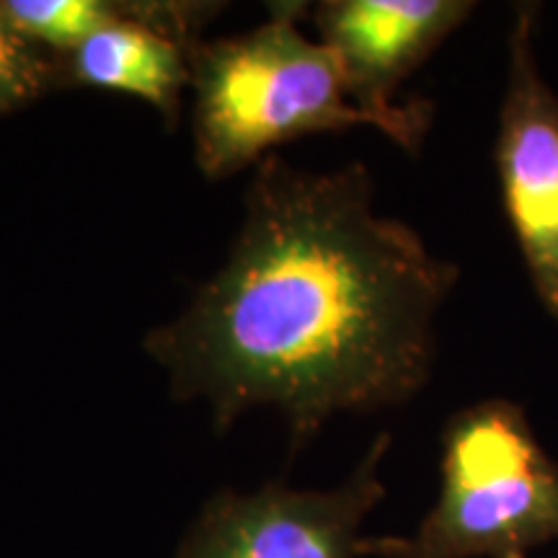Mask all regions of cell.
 I'll return each instance as SVG.
<instances>
[{
  "mask_svg": "<svg viewBox=\"0 0 558 558\" xmlns=\"http://www.w3.org/2000/svg\"><path fill=\"white\" fill-rule=\"evenodd\" d=\"M456 284V264L380 213L367 166L267 156L222 267L143 347L218 435L275 409L300 452L333 416L401 407L427 386Z\"/></svg>",
  "mask_w": 558,
  "mask_h": 558,
  "instance_id": "6da1fadb",
  "label": "cell"
},
{
  "mask_svg": "<svg viewBox=\"0 0 558 558\" xmlns=\"http://www.w3.org/2000/svg\"><path fill=\"white\" fill-rule=\"evenodd\" d=\"M305 9L275 3L264 24L194 50V160L205 179L254 169L279 145L316 132L378 130L349 94L333 52L303 32Z\"/></svg>",
  "mask_w": 558,
  "mask_h": 558,
  "instance_id": "7a4b0ae2",
  "label": "cell"
},
{
  "mask_svg": "<svg viewBox=\"0 0 558 558\" xmlns=\"http://www.w3.org/2000/svg\"><path fill=\"white\" fill-rule=\"evenodd\" d=\"M439 497L414 535L362 538V556L527 558L558 541V460L518 403L488 399L442 432Z\"/></svg>",
  "mask_w": 558,
  "mask_h": 558,
  "instance_id": "3957f363",
  "label": "cell"
},
{
  "mask_svg": "<svg viewBox=\"0 0 558 558\" xmlns=\"http://www.w3.org/2000/svg\"><path fill=\"white\" fill-rule=\"evenodd\" d=\"M390 442L380 432L337 488H222L186 530L177 558H360V530L386 497L380 465Z\"/></svg>",
  "mask_w": 558,
  "mask_h": 558,
  "instance_id": "277c9868",
  "label": "cell"
},
{
  "mask_svg": "<svg viewBox=\"0 0 558 558\" xmlns=\"http://www.w3.org/2000/svg\"><path fill=\"white\" fill-rule=\"evenodd\" d=\"M538 19V3L514 13L494 163L530 284L558 320V94L541 73Z\"/></svg>",
  "mask_w": 558,
  "mask_h": 558,
  "instance_id": "5b68a950",
  "label": "cell"
},
{
  "mask_svg": "<svg viewBox=\"0 0 558 558\" xmlns=\"http://www.w3.org/2000/svg\"><path fill=\"white\" fill-rule=\"evenodd\" d=\"M469 0H329L313 11L318 39L339 60L349 94L383 135L418 153L429 101H396L401 83L471 16Z\"/></svg>",
  "mask_w": 558,
  "mask_h": 558,
  "instance_id": "8992f818",
  "label": "cell"
},
{
  "mask_svg": "<svg viewBox=\"0 0 558 558\" xmlns=\"http://www.w3.org/2000/svg\"><path fill=\"white\" fill-rule=\"evenodd\" d=\"M202 16V5L128 3L120 21L62 54V70L73 83L135 96L173 120L192 88Z\"/></svg>",
  "mask_w": 558,
  "mask_h": 558,
  "instance_id": "52a82bcc",
  "label": "cell"
},
{
  "mask_svg": "<svg viewBox=\"0 0 558 558\" xmlns=\"http://www.w3.org/2000/svg\"><path fill=\"white\" fill-rule=\"evenodd\" d=\"M0 11L21 37L54 52H73L96 32L120 21L128 3L109 0H5Z\"/></svg>",
  "mask_w": 558,
  "mask_h": 558,
  "instance_id": "ba28073f",
  "label": "cell"
},
{
  "mask_svg": "<svg viewBox=\"0 0 558 558\" xmlns=\"http://www.w3.org/2000/svg\"><path fill=\"white\" fill-rule=\"evenodd\" d=\"M58 73L39 47L24 39L0 11V114L37 99Z\"/></svg>",
  "mask_w": 558,
  "mask_h": 558,
  "instance_id": "9c48e42d",
  "label": "cell"
}]
</instances>
